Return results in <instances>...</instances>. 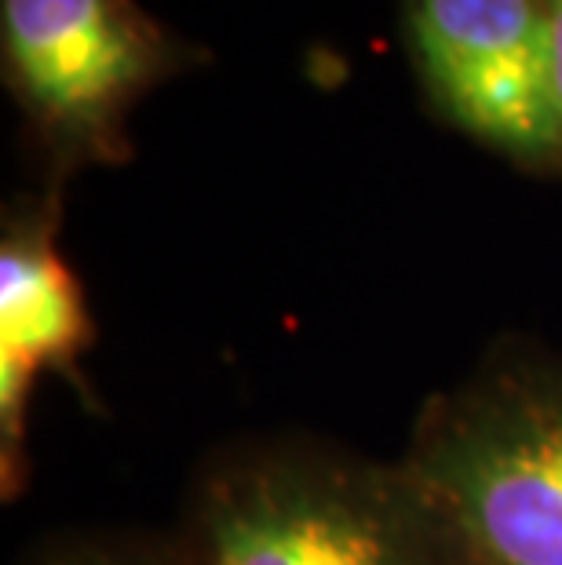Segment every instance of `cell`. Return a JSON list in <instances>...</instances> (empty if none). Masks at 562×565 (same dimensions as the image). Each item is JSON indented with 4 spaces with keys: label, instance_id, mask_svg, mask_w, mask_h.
I'll list each match as a JSON object with an SVG mask.
<instances>
[{
    "label": "cell",
    "instance_id": "1",
    "mask_svg": "<svg viewBox=\"0 0 562 565\" xmlns=\"http://www.w3.org/2000/svg\"><path fill=\"white\" fill-rule=\"evenodd\" d=\"M416 489L486 565H562V365L489 383L438 419Z\"/></svg>",
    "mask_w": 562,
    "mask_h": 565
},
{
    "label": "cell",
    "instance_id": "2",
    "mask_svg": "<svg viewBox=\"0 0 562 565\" xmlns=\"http://www.w3.org/2000/svg\"><path fill=\"white\" fill-rule=\"evenodd\" d=\"M11 92L70 158H117L142 92L183 70L190 47L136 0H0Z\"/></svg>",
    "mask_w": 562,
    "mask_h": 565
},
{
    "label": "cell",
    "instance_id": "3",
    "mask_svg": "<svg viewBox=\"0 0 562 565\" xmlns=\"http://www.w3.org/2000/svg\"><path fill=\"white\" fill-rule=\"evenodd\" d=\"M209 565H438L424 522L369 478L263 463L223 478L205 508Z\"/></svg>",
    "mask_w": 562,
    "mask_h": 565
},
{
    "label": "cell",
    "instance_id": "4",
    "mask_svg": "<svg viewBox=\"0 0 562 565\" xmlns=\"http://www.w3.org/2000/svg\"><path fill=\"white\" fill-rule=\"evenodd\" d=\"M552 0H405L427 92L449 121L519 161H562Z\"/></svg>",
    "mask_w": 562,
    "mask_h": 565
},
{
    "label": "cell",
    "instance_id": "5",
    "mask_svg": "<svg viewBox=\"0 0 562 565\" xmlns=\"http://www.w3.org/2000/svg\"><path fill=\"white\" fill-rule=\"evenodd\" d=\"M85 310L74 274L59 259L44 223H19L0 248V427L4 452L19 445L33 376L74 358Z\"/></svg>",
    "mask_w": 562,
    "mask_h": 565
},
{
    "label": "cell",
    "instance_id": "6",
    "mask_svg": "<svg viewBox=\"0 0 562 565\" xmlns=\"http://www.w3.org/2000/svg\"><path fill=\"white\" fill-rule=\"evenodd\" d=\"M552 99H555V125L562 147V4L552 11Z\"/></svg>",
    "mask_w": 562,
    "mask_h": 565
},
{
    "label": "cell",
    "instance_id": "7",
    "mask_svg": "<svg viewBox=\"0 0 562 565\" xmlns=\"http://www.w3.org/2000/svg\"><path fill=\"white\" fill-rule=\"evenodd\" d=\"M66 565H117V562H66Z\"/></svg>",
    "mask_w": 562,
    "mask_h": 565
},
{
    "label": "cell",
    "instance_id": "8",
    "mask_svg": "<svg viewBox=\"0 0 562 565\" xmlns=\"http://www.w3.org/2000/svg\"><path fill=\"white\" fill-rule=\"evenodd\" d=\"M552 4H562V0H552Z\"/></svg>",
    "mask_w": 562,
    "mask_h": 565
}]
</instances>
